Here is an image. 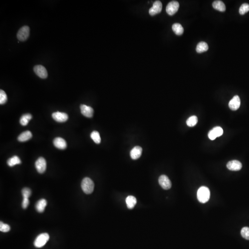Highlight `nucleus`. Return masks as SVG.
I'll return each mask as SVG.
<instances>
[{"instance_id":"obj_5","label":"nucleus","mask_w":249,"mask_h":249,"mask_svg":"<svg viewBox=\"0 0 249 249\" xmlns=\"http://www.w3.org/2000/svg\"><path fill=\"white\" fill-rule=\"evenodd\" d=\"M179 7V3L178 1H170L167 6L166 12L169 15H173L178 11Z\"/></svg>"},{"instance_id":"obj_26","label":"nucleus","mask_w":249,"mask_h":249,"mask_svg":"<svg viewBox=\"0 0 249 249\" xmlns=\"http://www.w3.org/2000/svg\"><path fill=\"white\" fill-rule=\"evenodd\" d=\"M90 137L96 144H99L101 143V139L100 136V134L97 131H94L92 132L90 134Z\"/></svg>"},{"instance_id":"obj_14","label":"nucleus","mask_w":249,"mask_h":249,"mask_svg":"<svg viewBox=\"0 0 249 249\" xmlns=\"http://www.w3.org/2000/svg\"><path fill=\"white\" fill-rule=\"evenodd\" d=\"M227 167L231 171H239L242 168V165L241 162L237 160H233L227 163Z\"/></svg>"},{"instance_id":"obj_15","label":"nucleus","mask_w":249,"mask_h":249,"mask_svg":"<svg viewBox=\"0 0 249 249\" xmlns=\"http://www.w3.org/2000/svg\"><path fill=\"white\" fill-rule=\"evenodd\" d=\"M55 147L60 150H64L67 148V144L64 139L60 137L56 138L53 141Z\"/></svg>"},{"instance_id":"obj_16","label":"nucleus","mask_w":249,"mask_h":249,"mask_svg":"<svg viewBox=\"0 0 249 249\" xmlns=\"http://www.w3.org/2000/svg\"><path fill=\"white\" fill-rule=\"evenodd\" d=\"M142 153V148L140 146H135L131 150L130 156L132 159L136 160L141 156Z\"/></svg>"},{"instance_id":"obj_12","label":"nucleus","mask_w":249,"mask_h":249,"mask_svg":"<svg viewBox=\"0 0 249 249\" xmlns=\"http://www.w3.org/2000/svg\"><path fill=\"white\" fill-rule=\"evenodd\" d=\"M229 108L232 110H237L240 107V99L238 96H235L229 102L228 104Z\"/></svg>"},{"instance_id":"obj_13","label":"nucleus","mask_w":249,"mask_h":249,"mask_svg":"<svg viewBox=\"0 0 249 249\" xmlns=\"http://www.w3.org/2000/svg\"><path fill=\"white\" fill-rule=\"evenodd\" d=\"M80 110L83 116L88 118H91L93 116L94 110L91 107L88 106L86 105L81 104L80 105Z\"/></svg>"},{"instance_id":"obj_22","label":"nucleus","mask_w":249,"mask_h":249,"mask_svg":"<svg viewBox=\"0 0 249 249\" xmlns=\"http://www.w3.org/2000/svg\"><path fill=\"white\" fill-rule=\"evenodd\" d=\"M172 29L173 32L177 35H181L183 33L184 28L180 24L175 23L173 24L172 26Z\"/></svg>"},{"instance_id":"obj_30","label":"nucleus","mask_w":249,"mask_h":249,"mask_svg":"<svg viewBox=\"0 0 249 249\" xmlns=\"http://www.w3.org/2000/svg\"><path fill=\"white\" fill-rule=\"evenodd\" d=\"M22 194L23 196V198L29 199L32 194V191L30 189L28 188H24L22 190Z\"/></svg>"},{"instance_id":"obj_2","label":"nucleus","mask_w":249,"mask_h":249,"mask_svg":"<svg viewBox=\"0 0 249 249\" xmlns=\"http://www.w3.org/2000/svg\"><path fill=\"white\" fill-rule=\"evenodd\" d=\"M94 183L93 181L88 177L84 178L81 183L82 190L87 194H91L94 189Z\"/></svg>"},{"instance_id":"obj_1","label":"nucleus","mask_w":249,"mask_h":249,"mask_svg":"<svg viewBox=\"0 0 249 249\" xmlns=\"http://www.w3.org/2000/svg\"><path fill=\"white\" fill-rule=\"evenodd\" d=\"M210 190L206 186H202L198 190L197 197L199 201L201 203H205L210 199Z\"/></svg>"},{"instance_id":"obj_23","label":"nucleus","mask_w":249,"mask_h":249,"mask_svg":"<svg viewBox=\"0 0 249 249\" xmlns=\"http://www.w3.org/2000/svg\"><path fill=\"white\" fill-rule=\"evenodd\" d=\"M21 163V160L19 157L16 156H14L11 158H9L7 161V164L9 167H13L15 165Z\"/></svg>"},{"instance_id":"obj_31","label":"nucleus","mask_w":249,"mask_h":249,"mask_svg":"<svg viewBox=\"0 0 249 249\" xmlns=\"http://www.w3.org/2000/svg\"><path fill=\"white\" fill-rule=\"evenodd\" d=\"M10 227L7 224H4L2 222H0V231L3 233H7L10 231Z\"/></svg>"},{"instance_id":"obj_20","label":"nucleus","mask_w":249,"mask_h":249,"mask_svg":"<svg viewBox=\"0 0 249 249\" xmlns=\"http://www.w3.org/2000/svg\"><path fill=\"white\" fill-rule=\"evenodd\" d=\"M126 204L129 209H133L137 204V200L133 196H129L126 199Z\"/></svg>"},{"instance_id":"obj_11","label":"nucleus","mask_w":249,"mask_h":249,"mask_svg":"<svg viewBox=\"0 0 249 249\" xmlns=\"http://www.w3.org/2000/svg\"><path fill=\"white\" fill-rule=\"evenodd\" d=\"M52 116L54 120L58 122H64L68 119V115L65 113L56 112L53 113Z\"/></svg>"},{"instance_id":"obj_10","label":"nucleus","mask_w":249,"mask_h":249,"mask_svg":"<svg viewBox=\"0 0 249 249\" xmlns=\"http://www.w3.org/2000/svg\"><path fill=\"white\" fill-rule=\"evenodd\" d=\"M162 3L160 1H156L153 3V6L149 9V14L152 16L158 14L162 11Z\"/></svg>"},{"instance_id":"obj_6","label":"nucleus","mask_w":249,"mask_h":249,"mask_svg":"<svg viewBox=\"0 0 249 249\" xmlns=\"http://www.w3.org/2000/svg\"><path fill=\"white\" fill-rule=\"evenodd\" d=\"M35 167L39 173H44L47 167L46 161L44 158L39 157L36 162Z\"/></svg>"},{"instance_id":"obj_4","label":"nucleus","mask_w":249,"mask_h":249,"mask_svg":"<svg viewBox=\"0 0 249 249\" xmlns=\"http://www.w3.org/2000/svg\"><path fill=\"white\" fill-rule=\"evenodd\" d=\"M30 35V28L28 26H24L20 28L17 34L19 40L24 41L27 40Z\"/></svg>"},{"instance_id":"obj_3","label":"nucleus","mask_w":249,"mask_h":249,"mask_svg":"<svg viewBox=\"0 0 249 249\" xmlns=\"http://www.w3.org/2000/svg\"><path fill=\"white\" fill-rule=\"evenodd\" d=\"M49 239H50V236L48 233H42L39 235L35 240L34 242V246L37 248H41L46 244Z\"/></svg>"},{"instance_id":"obj_21","label":"nucleus","mask_w":249,"mask_h":249,"mask_svg":"<svg viewBox=\"0 0 249 249\" xmlns=\"http://www.w3.org/2000/svg\"><path fill=\"white\" fill-rule=\"evenodd\" d=\"M208 49L209 46L207 44L204 42H201L196 46V51L198 53H202L206 51Z\"/></svg>"},{"instance_id":"obj_17","label":"nucleus","mask_w":249,"mask_h":249,"mask_svg":"<svg viewBox=\"0 0 249 249\" xmlns=\"http://www.w3.org/2000/svg\"><path fill=\"white\" fill-rule=\"evenodd\" d=\"M32 137H33V135L30 131H25L19 135L18 138V140L19 142H25L30 139Z\"/></svg>"},{"instance_id":"obj_7","label":"nucleus","mask_w":249,"mask_h":249,"mask_svg":"<svg viewBox=\"0 0 249 249\" xmlns=\"http://www.w3.org/2000/svg\"><path fill=\"white\" fill-rule=\"evenodd\" d=\"M159 183L162 187L164 190H168L171 188L172 183L167 176L162 175L159 178Z\"/></svg>"},{"instance_id":"obj_25","label":"nucleus","mask_w":249,"mask_h":249,"mask_svg":"<svg viewBox=\"0 0 249 249\" xmlns=\"http://www.w3.org/2000/svg\"><path fill=\"white\" fill-rule=\"evenodd\" d=\"M198 122V118L196 116H191L186 121V124L188 127H193L195 126Z\"/></svg>"},{"instance_id":"obj_29","label":"nucleus","mask_w":249,"mask_h":249,"mask_svg":"<svg viewBox=\"0 0 249 249\" xmlns=\"http://www.w3.org/2000/svg\"><path fill=\"white\" fill-rule=\"evenodd\" d=\"M241 236L247 240H249V228L244 227L241 231Z\"/></svg>"},{"instance_id":"obj_32","label":"nucleus","mask_w":249,"mask_h":249,"mask_svg":"<svg viewBox=\"0 0 249 249\" xmlns=\"http://www.w3.org/2000/svg\"><path fill=\"white\" fill-rule=\"evenodd\" d=\"M29 205V200L27 198H23L22 203V206L24 209H27V207Z\"/></svg>"},{"instance_id":"obj_18","label":"nucleus","mask_w":249,"mask_h":249,"mask_svg":"<svg viewBox=\"0 0 249 249\" xmlns=\"http://www.w3.org/2000/svg\"><path fill=\"white\" fill-rule=\"evenodd\" d=\"M47 205V201L45 199H41L37 202L36 205V209L39 212L43 213Z\"/></svg>"},{"instance_id":"obj_8","label":"nucleus","mask_w":249,"mask_h":249,"mask_svg":"<svg viewBox=\"0 0 249 249\" xmlns=\"http://www.w3.org/2000/svg\"><path fill=\"white\" fill-rule=\"evenodd\" d=\"M33 69L35 73L41 78L44 79L48 77V73L44 66L40 65H37L34 67Z\"/></svg>"},{"instance_id":"obj_9","label":"nucleus","mask_w":249,"mask_h":249,"mask_svg":"<svg viewBox=\"0 0 249 249\" xmlns=\"http://www.w3.org/2000/svg\"><path fill=\"white\" fill-rule=\"evenodd\" d=\"M223 133V130L220 127H216L213 128L208 133V137L210 139L213 140L217 137H220Z\"/></svg>"},{"instance_id":"obj_28","label":"nucleus","mask_w":249,"mask_h":249,"mask_svg":"<svg viewBox=\"0 0 249 249\" xmlns=\"http://www.w3.org/2000/svg\"><path fill=\"white\" fill-rule=\"evenodd\" d=\"M7 97L6 93L4 90H0V104H4L7 102Z\"/></svg>"},{"instance_id":"obj_24","label":"nucleus","mask_w":249,"mask_h":249,"mask_svg":"<svg viewBox=\"0 0 249 249\" xmlns=\"http://www.w3.org/2000/svg\"><path fill=\"white\" fill-rule=\"evenodd\" d=\"M32 119V115L30 113H26L23 115L20 119V124L22 126H27L29 122Z\"/></svg>"},{"instance_id":"obj_19","label":"nucleus","mask_w":249,"mask_h":249,"mask_svg":"<svg viewBox=\"0 0 249 249\" xmlns=\"http://www.w3.org/2000/svg\"><path fill=\"white\" fill-rule=\"evenodd\" d=\"M212 6L215 9L219 11L224 12L226 11V6L221 1H215L213 2Z\"/></svg>"},{"instance_id":"obj_27","label":"nucleus","mask_w":249,"mask_h":249,"mask_svg":"<svg viewBox=\"0 0 249 249\" xmlns=\"http://www.w3.org/2000/svg\"><path fill=\"white\" fill-rule=\"evenodd\" d=\"M249 11V4L248 3H244L241 5L239 9V13L241 15L245 14Z\"/></svg>"}]
</instances>
